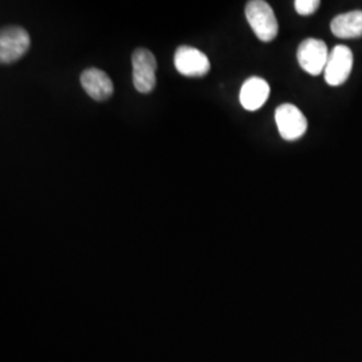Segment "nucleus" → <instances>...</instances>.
Returning <instances> with one entry per match:
<instances>
[{
  "label": "nucleus",
  "instance_id": "nucleus-9",
  "mask_svg": "<svg viewBox=\"0 0 362 362\" xmlns=\"http://www.w3.org/2000/svg\"><path fill=\"white\" fill-rule=\"evenodd\" d=\"M270 95V86L263 78L251 77L243 83L239 100L242 106L248 112H255L260 109Z\"/></svg>",
  "mask_w": 362,
  "mask_h": 362
},
{
  "label": "nucleus",
  "instance_id": "nucleus-7",
  "mask_svg": "<svg viewBox=\"0 0 362 362\" xmlns=\"http://www.w3.org/2000/svg\"><path fill=\"white\" fill-rule=\"evenodd\" d=\"M353 69V52L348 46L338 45L330 54L325 67V81L330 86H339L346 82Z\"/></svg>",
  "mask_w": 362,
  "mask_h": 362
},
{
  "label": "nucleus",
  "instance_id": "nucleus-11",
  "mask_svg": "<svg viewBox=\"0 0 362 362\" xmlns=\"http://www.w3.org/2000/svg\"><path fill=\"white\" fill-rule=\"evenodd\" d=\"M296 6V11L302 16H309L315 13L320 6H321V1L320 0H297L294 3Z\"/></svg>",
  "mask_w": 362,
  "mask_h": 362
},
{
  "label": "nucleus",
  "instance_id": "nucleus-1",
  "mask_svg": "<svg viewBox=\"0 0 362 362\" xmlns=\"http://www.w3.org/2000/svg\"><path fill=\"white\" fill-rule=\"evenodd\" d=\"M246 18L262 42H272L278 35V21L272 6L263 0L248 1L246 6Z\"/></svg>",
  "mask_w": 362,
  "mask_h": 362
},
{
  "label": "nucleus",
  "instance_id": "nucleus-4",
  "mask_svg": "<svg viewBox=\"0 0 362 362\" xmlns=\"http://www.w3.org/2000/svg\"><path fill=\"white\" fill-rule=\"evenodd\" d=\"M329 50L324 40L305 39L298 47L297 58L300 67L311 76H318L325 71L329 59Z\"/></svg>",
  "mask_w": 362,
  "mask_h": 362
},
{
  "label": "nucleus",
  "instance_id": "nucleus-5",
  "mask_svg": "<svg viewBox=\"0 0 362 362\" xmlns=\"http://www.w3.org/2000/svg\"><path fill=\"white\" fill-rule=\"evenodd\" d=\"M275 122L284 140L296 141L308 130V119L297 106L284 104L275 110Z\"/></svg>",
  "mask_w": 362,
  "mask_h": 362
},
{
  "label": "nucleus",
  "instance_id": "nucleus-10",
  "mask_svg": "<svg viewBox=\"0 0 362 362\" xmlns=\"http://www.w3.org/2000/svg\"><path fill=\"white\" fill-rule=\"evenodd\" d=\"M332 33L338 38L350 39L362 37V11L338 15L332 21Z\"/></svg>",
  "mask_w": 362,
  "mask_h": 362
},
{
  "label": "nucleus",
  "instance_id": "nucleus-6",
  "mask_svg": "<svg viewBox=\"0 0 362 362\" xmlns=\"http://www.w3.org/2000/svg\"><path fill=\"white\" fill-rule=\"evenodd\" d=\"M173 62L176 70L185 77H204L211 70V62L207 55L191 46L177 47Z\"/></svg>",
  "mask_w": 362,
  "mask_h": 362
},
{
  "label": "nucleus",
  "instance_id": "nucleus-2",
  "mask_svg": "<svg viewBox=\"0 0 362 362\" xmlns=\"http://www.w3.org/2000/svg\"><path fill=\"white\" fill-rule=\"evenodd\" d=\"M30 49V35L23 27L10 26L0 33V62L10 65L19 61Z\"/></svg>",
  "mask_w": 362,
  "mask_h": 362
},
{
  "label": "nucleus",
  "instance_id": "nucleus-3",
  "mask_svg": "<svg viewBox=\"0 0 362 362\" xmlns=\"http://www.w3.org/2000/svg\"><path fill=\"white\" fill-rule=\"evenodd\" d=\"M133 85L137 91L146 94L156 88L157 61L153 52L148 49H137L132 54Z\"/></svg>",
  "mask_w": 362,
  "mask_h": 362
},
{
  "label": "nucleus",
  "instance_id": "nucleus-8",
  "mask_svg": "<svg viewBox=\"0 0 362 362\" xmlns=\"http://www.w3.org/2000/svg\"><path fill=\"white\" fill-rule=\"evenodd\" d=\"M81 85L88 95L95 101L107 100L113 91L115 85L109 76L100 69H88L81 74Z\"/></svg>",
  "mask_w": 362,
  "mask_h": 362
}]
</instances>
